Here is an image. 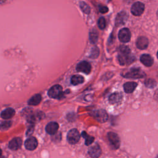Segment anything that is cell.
Returning a JSON list of instances; mask_svg holds the SVG:
<instances>
[{
  "instance_id": "obj_1",
  "label": "cell",
  "mask_w": 158,
  "mask_h": 158,
  "mask_svg": "<svg viewBox=\"0 0 158 158\" xmlns=\"http://www.w3.org/2000/svg\"><path fill=\"white\" fill-rule=\"evenodd\" d=\"M118 62L121 65H127L133 62L135 58L131 55L130 48L127 46H121L118 55Z\"/></svg>"
},
{
  "instance_id": "obj_2",
  "label": "cell",
  "mask_w": 158,
  "mask_h": 158,
  "mask_svg": "<svg viewBox=\"0 0 158 158\" xmlns=\"http://www.w3.org/2000/svg\"><path fill=\"white\" fill-rule=\"evenodd\" d=\"M48 94L51 98L59 99L63 95L62 87L59 85H54L49 89Z\"/></svg>"
},
{
  "instance_id": "obj_3",
  "label": "cell",
  "mask_w": 158,
  "mask_h": 158,
  "mask_svg": "<svg viewBox=\"0 0 158 158\" xmlns=\"http://www.w3.org/2000/svg\"><path fill=\"white\" fill-rule=\"evenodd\" d=\"M80 138V135L79 131L76 128L71 129L67 133V139L68 142L71 144H75L77 143Z\"/></svg>"
},
{
  "instance_id": "obj_4",
  "label": "cell",
  "mask_w": 158,
  "mask_h": 158,
  "mask_svg": "<svg viewBox=\"0 0 158 158\" xmlns=\"http://www.w3.org/2000/svg\"><path fill=\"white\" fill-rule=\"evenodd\" d=\"M107 138L110 146L114 149H117L120 146V138L117 134L114 132H109L107 133Z\"/></svg>"
},
{
  "instance_id": "obj_5",
  "label": "cell",
  "mask_w": 158,
  "mask_h": 158,
  "mask_svg": "<svg viewBox=\"0 0 158 158\" xmlns=\"http://www.w3.org/2000/svg\"><path fill=\"white\" fill-rule=\"evenodd\" d=\"M144 73L140 69L134 68L131 69L130 71L126 73L124 77L129 78H140L144 77Z\"/></svg>"
},
{
  "instance_id": "obj_6",
  "label": "cell",
  "mask_w": 158,
  "mask_h": 158,
  "mask_svg": "<svg viewBox=\"0 0 158 158\" xmlns=\"http://www.w3.org/2000/svg\"><path fill=\"white\" fill-rule=\"evenodd\" d=\"M91 115L96 120L99 122H105L108 118V115L106 112L102 109L94 111Z\"/></svg>"
},
{
  "instance_id": "obj_7",
  "label": "cell",
  "mask_w": 158,
  "mask_h": 158,
  "mask_svg": "<svg viewBox=\"0 0 158 158\" xmlns=\"http://www.w3.org/2000/svg\"><path fill=\"white\" fill-rule=\"evenodd\" d=\"M144 10V5L141 2H135L131 8V12L135 16H139L143 14Z\"/></svg>"
},
{
  "instance_id": "obj_8",
  "label": "cell",
  "mask_w": 158,
  "mask_h": 158,
  "mask_svg": "<svg viewBox=\"0 0 158 158\" xmlns=\"http://www.w3.org/2000/svg\"><path fill=\"white\" fill-rule=\"evenodd\" d=\"M118 38L123 43H127L130 40L131 33L128 28H123L118 32Z\"/></svg>"
},
{
  "instance_id": "obj_9",
  "label": "cell",
  "mask_w": 158,
  "mask_h": 158,
  "mask_svg": "<svg viewBox=\"0 0 158 158\" xmlns=\"http://www.w3.org/2000/svg\"><path fill=\"white\" fill-rule=\"evenodd\" d=\"M101 149L98 143L91 146L88 149V154L92 158H98L101 154Z\"/></svg>"
},
{
  "instance_id": "obj_10",
  "label": "cell",
  "mask_w": 158,
  "mask_h": 158,
  "mask_svg": "<svg viewBox=\"0 0 158 158\" xmlns=\"http://www.w3.org/2000/svg\"><path fill=\"white\" fill-rule=\"evenodd\" d=\"M91 67L90 64L87 61H81L78 64L77 66V70L78 72L85 73L86 74H89L91 72Z\"/></svg>"
},
{
  "instance_id": "obj_11",
  "label": "cell",
  "mask_w": 158,
  "mask_h": 158,
  "mask_svg": "<svg viewBox=\"0 0 158 158\" xmlns=\"http://www.w3.org/2000/svg\"><path fill=\"white\" fill-rule=\"evenodd\" d=\"M38 146V141L35 137H30L25 142V148L29 151L35 150Z\"/></svg>"
},
{
  "instance_id": "obj_12",
  "label": "cell",
  "mask_w": 158,
  "mask_h": 158,
  "mask_svg": "<svg viewBox=\"0 0 158 158\" xmlns=\"http://www.w3.org/2000/svg\"><path fill=\"white\" fill-rule=\"evenodd\" d=\"M148 39L145 36H139L138 38L136 45V47L139 49H145L148 46Z\"/></svg>"
},
{
  "instance_id": "obj_13",
  "label": "cell",
  "mask_w": 158,
  "mask_h": 158,
  "mask_svg": "<svg viewBox=\"0 0 158 158\" xmlns=\"http://www.w3.org/2000/svg\"><path fill=\"white\" fill-rule=\"evenodd\" d=\"M22 141L20 138H13L9 143V148L11 150L15 151L19 149L22 146Z\"/></svg>"
},
{
  "instance_id": "obj_14",
  "label": "cell",
  "mask_w": 158,
  "mask_h": 158,
  "mask_svg": "<svg viewBox=\"0 0 158 158\" xmlns=\"http://www.w3.org/2000/svg\"><path fill=\"white\" fill-rule=\"evenodd\" d=\"M59 129V124L55 122H51L46 127V131L49 135H54Z\"/></svg>"
},
{
  "instance_id": "obj_15",
  "label": "cell",
  "mask_w": 158,
  "mask_h": 158,
  "mask_svg": "<svg viewBox=\"0 0 158 158\" xmlns=\"http://www.w3.org/2000/svg\"><path fill=\"white\" fill-rule=\"evenodd\" d=\"M127 18H128V16L125 12L122 11V12H119L117 14V16L115 19L116 26H120V25H123L125 23V22L127 21Z\"/></svg>"
},
{
  "instance_id": "obj_16",
  "label": "cell",
  "mask_w": 158,
  "mask_h": 158,
  "mask_svg": "<svg viewBox=\"0 0 158 158\" xmlns=\"http://www.w3.org/2000/svg\"><path fill=\"white\" fill-rule=\"evenodd\" d=\"M140 61L146 67H151L154 62L152 57L147 54H144L140 57Z\"/></svg>"
},
{
  "instance_id": "obj_17",
  "label": "cell",
  "mask_w": 158,
  "mask_h": 158,
  "mask_svg": "<svg viewBox=\"0 0 158 158\" xmlns=\"http://www.w3.org/2000/svg\"><path fill=\"white\" fill-rule=\"evenodd\" d=\"M122 94L120 93H112L109 98V101L111 104H116L120 102L122 99Z\"/></svg>"
},
{
  "instance_id": "obj_18",
  "label": "cell",
  "mask_w": 158,
  "mask_h": 158,
  "mask_svg": "<svg viewBox=\"0 0 158 158\" xmlns=\"http://www.w3.org/2000/svg\"><path fill=\"white\" fill-rule=\"evenodd\" d=\"M15 115V110L12 108H7L4 110L1 114V117L4 119H9Z\"/></svg>"
},
{
  "instance_id": "obj_19",
  "label": "cell",
  "mask_w": 158,
  "mask_h": 158,
  "mask_svg": "<svg viewBox=\"0 0 158 158\" xmlns=\"http://www.w3.org/2000/svg\"><path fill=\"white\" fill-rule=\"evenodd\" d=\"M137 86V83L136 82H133V81H129L127 82L124 84L123 85V88L124 91L127 93H132L136 87Z\"/></svg>"
},
{
  "instance_id": "obj_20",
  "label": "cell",
  "mask_w": 158,
  "mask_h": 158,
  "mask_svg": "<svg viewBox=\"0 0 158 158\" xmlns=\"http://www.w3.org/2000/svg\"><path fill=\"white\" fill-rule=\"evenodd\" d=\"M41 101V96L40 94H36L33 96L28 101V104L31 106H36L40 103Z\"/></svg>"
},
{
  "instance_id": "obj_21",
  "label": "cell",
  "mask_w": 158,
  "mask_h": 158,
  "mask_svg": "<svg viewBox=\"0 0 158 158\" xmlns=\"http://www.w3.org/2000/svg\"><path fill=\"white\" fill-rule=\"evenodd\" d=\"M84 78L80 75H73L71 78V83L73 85H77L83 83Z\"/></svg>"
},
{
  "instance_id": "obj_22",
  "label": "cell",
  "mask_w": 158,
  "mask_h": 158,
  "mask_svg": "<svg viewBox=\"0 0 158 158\" xmlns=\"http://www.w3.org/2000/svg\"><path fill=\"white\" fill-rule=\"evenodd\" d=\"M81 135L84 138H85V144L86 146H89L93 143L94 138L90 135H88L85 131H83Z\"/></svg>"
},
{
  "instance_id": "obj_23",
  "label": "cell",
  "mask_w": 158,
  "mask_h": 158,
  "mask_svg": "<svg viewBox=\"0 0 158 158\" xmlns=\"http://www.w3.org/2000/svg\"><path fill=\"white\" fill-rule=\"evenodd\" d=\"M80 7L81 8V9L82 10V11L86 14H89L90 12V7L85 2L83 1H81L80 2Z\"/></svg>"
},
{
  "instance_id": "obj_24",
  "label": "cell",
  "mask_w": 158,
  "mask_h": 158,
  "mask_svg": "<svg viewBox=\"0 0 158 158\" xmlns=\"http://www.w3.org/2000/svg\"><path fill=\"white\" fill-rule=\"evenodd\" d=\"M98 38V33L95 30H93L90 33H89V40L91 43H95Z\"/></svg>"
},
{
  "instance_id": "obj_25",
  "label": "cell",
  "mask_w": 158,
  "mask_h": 158,
  "mask_svg": "<svg viewBox=\"0 0 158 158\" xmlns=\"http://www.w3.org/2000/svg\"><path fill=\"white\" fill-rule=\"evenodd\" d=\"M12 125V122L10 121H5L1 123L0 128L2 130H6L8 129Z\"/></svg>"
},
{
  "instance_id": "obj_26",
  "label": "cell",
  "mask_w": 158,
  "mask_h": 158,
  "mask_svg": "<svg viewBox=\"0 0 158 158\" xmlns=\"http://www.w3.org/2000/svg\"><path fill=\"white\" fill-rule=\"evenodd\" d=\"M98 27L101 29V30H103L106 27V20L104 17H100L98 20Z\"/></svg>"
},
{
  "instance_id": "obj_27",
  "label": "cell",
  "mask_w": 158,
  "mask_h": 158,
  "mask_svg": "<svg viewBox=\"0 0 158 158\" xmlns=\"http://www.w3.org/2000/svg\"><path fill=\"white\" fill-rule=\"evenodd\" d=\"M156 81L154 80H152V79H149L147 81H146L145 82V85H146V86H148V87H151V88H152L154 87L155 85H156Z\"/></svg>"
},
{
  "instance_id": "obj_28",
  "label": "cell",
  "mask_w": 158,
  "mask_h": 158,
  "mask_svg": "<svg viewBox=\"0 0 158 158\" xmlns=\"http://www.w3.org/2000/svg\"><path fill=\"white\" fill-rule=\"evenodd\" d=\"M99 55V51L98 49L97 48H93L92 50V52L91 53V56L90 57L91 58H96Z\"/></svg>"
},
{
  "instance_id": "obj_29",
  "label": "cell",
  "mask_w": 158,
  "mask_h": 158,
  "mask_svg": "<svg viewBox=\"0 0 158 158\" xmlns=\"http://www.w3.org/2000/svg\"><path fill=\"white\" fill-rule=\"evenodd\" d=\"M99 12H100L101 13H102V14H105V13L107 12L108 10H109L108 8H107L106 6H99Z\"/></svg>"
},
{
  "instance_id": "obj_30",
  "label": "cell",
  "mask_w": 158,
  "mask_h": 158,
  "mask_svg": "<svg viewBox=\"0 0 158 158\" xmlns=\"http://www.w3.org/2000/svg\"><path fill=\"white\" fill-rule=\"evenodd\" d=\"M1 154H2V150H1V149L0 148V157H1Z\"/></svg>"
},
{
  "instance_id": "obj_31",
  "label": "cell",
  "mask_w": 158,
  "mask_h": 158,
  "mask_svg": "<svg viewBox=\"0 0 158 158\" xmlns=\"http://www.w3.org/2000/svg\"><path fill=\"white\" fill-rule=\"evenodd\" d=\"M0 158H4V157H3V156H1V157H0Z\"/></svg>"
}]
</instances>
